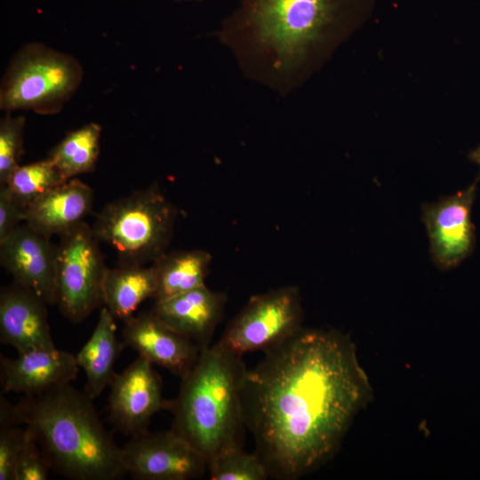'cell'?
<instances>
[{"label":"cell","instance_id":"cell-1","mask_svg":"<svg viewBox=\"0 0 480 480\" xmlns=\"http://www.w3.org/2000/svg\"><path fill=\"white\" fill-rule=\"evenodd\" d=\"M241 389L245 427L269 477L297 480L339 449L372 389L351 340L301 328L264 351Z\"/></svg>","mask_w":480,"mask_h":480},{"label":"cell","instance_id":"cell-2","mask_svg":"<svg viewBox=\"0 0 480 480\" xmlns=\"http://www.w3.org/2000/svg\"><path fill=\"white\" fill-rule=\"evenodd\" d=\"M364 1L241 0L215 34L247 79L285 97Z\"/></svg>","mask_w":480,"mask_h":480},{"label":"cell","instance_id":"cell-3","mask_svg":"<svg viewBox=\"0 0 480 480\" xmlns=\"http://www.w3.org/2000/svg\"><path fill=\"white\" fill-rule=\"evenodd\" d=\"M10 425H24L52 470L73 480H118L127 475L118 446L92 399L70 383L6 402Z\"/></svg>","mask_w":480,"mask_h":480},{"label":"cell","instance_id":"cell-4","mask_svg":"<svg viewBox=\"0 0 480 480\" xmlns=\"http://www.w3.org/2000/svg\"><path fill=\"white\" fill-rule=\"evenodd\" d=\"M241 356L219 341L203 348L172 400L171 429L207 463L228 450L243 448L241 389L247 369Z\"/></svg>","mask_w":480,"mask_h":480},{"label":"cell","instance_id":"cell-5","mask_svg":"<svg viewBox=\"0 0 480 480\" xmlns=\"http://www.w3.org/2000/svg\"><path fill=\"white\" fill-rule=\"evenodd\" d=\"M176 206L157 183L105 204L92 226L96 237L112 247L118 263H153L173 235Z\"/></svg>","mask_w":480,"mask_h":480},{"label":"cell","instance_id":"cell-6","mask_svg":"<svg viewBox=\"0 0 480 480\" xmlns=\"http://www.w3.org/2000/svg\"><path fill=\"white\" fill-rule=\"evenodd\" d=\"M84 68L74 56L43 43L21 46L10 60L0 84V108L5 113L31 110L55 115L75 94Z\"/></svg>","mask_w":480,"mask_h":480},{"label":"cell","instance_id":"cell-7","mask_svg":"<svg viewBox=\"0 0 480 480\" xmlns=\"http://www.w3.org/2000/svg\"><path fill=\"white\" fill-rule=\"evenodd\" d=\"M57 248L56 305L65 318L79 324L103 306L108 268L100 241L85 221L60 235Z\"/></svg>","mask_w":480,"mask_h":480},{"label":"cell","instance_id":"cell-8","mask_svg":"<svg viewBox=\"0 0 480 480\" xmlns=\"http://www.w3.org/2000/svg\"><path fill=\"white\" fill-rule=\"evenodd\" d=\"M299 289L284 285L252 296L228 324L219 342L242 356L266 351L284 342L302 328Z\"/></svg>","mask_w":480,"mask_h":480},{"label":"cell","instance_id":"cell-9","mask_svg":"<svg viewBox=\"0 0 480 480\" xmlns=\"http://www.w3.org/2000/svg\"><path fill=\"white\" fill-rule=\"evenodd\" d=\"M127 474L138 480H191L208 469L206 458L173 430L131 436L121 447Z\"/></svg>","mask_w":480,"mask_h":480},{"label":"cell","instance_id":"cell-10","mask_svg":"<svg viewBox=\"0 0 480 480\" xmlns=\"http://www.w3.org/2000/svg\"><path fill=\"white\" fill-rule=\"evenodd\" d=\"M109 387V420L124 436H134L148 430L156 413L171 410L172 400L163 396L161 377L143 356H139L123 372H116Z\"/></svg>","mask_w":480,"mask_h":480},{"label":"cell","instance_id":"cell-11","mask_svg":"<svg viewBox=\"0 0 480 480\" xmlns=\"http://www.w3.org/2000/svg\"><path fill=\"white\" fill-rule=\"evenodd\" d=\"M477 181L454 195L422 206L431 257L441 269L457 267L474 251L476 228L471 220V209Z\"/></svg>","mask_w":480,"mask_h":480},{"label":"cell","instance_id":"cell-12","mask_svg":"<svg viewBox=\"0 0 480 480\" xmlns=\"http://www.w3.org/2000/svg\"><path fill=\"white\" fill-rule=\"evenodd\" d=\"M50 236L20 224L0 241V264L12 282L36 294L48 306L57 301V244Z\"/></svg>","mask_w":480,"mask_h":480},{"label":"cell","instance_id":"cell-13","mask_svg":"<svg viewBox=\"0 0 480 480\" xmlns=\"http://www.w3.org/2000/svg\"><path fill=\"white\" fill-rule=\"evenodd\" d=\"M122 342L153 364L180 377L186 375L197 361L201 348L176 332L151 309L124 321Z\"/></svg>","mask_w":480,"mask_h":480},{"label":"cell","instance_id":"cell-14","mask_svg":"<svg viewBox=\"0 0 480 480\" xmlns=\"http://www.w3.org/2000/svg\"><path fill=\"white\" fill-rule=\"evenodd\" d=\"M78 372L75 355L57 348L20 352L16 358L0 356L3 393L13 392L25 396L39 395L71 383Z\"/></svg>","mask_w":480,"mask_h":480},{"label":"cell","instance_id":"cell-15","mask_svg":"<svg viewBox=\"0 0 480 480\" xmlns=\"http://www.w3.org/2000/svg\"><path fill=\"white\" fill-rule=\"evenodd\" d=\"M47 304L12 282L0 291V341L18 353L56 348L51 335Z\"/></svg>","mask_w":480,"mask_h":480},{"label":"cell","instance_id":"cell-16","mask_svg":"<svg viewBox=\"0 0 480 480\" xmlns=\"http://www.w3.org/2000/svg\"><path fill=\"white\" fill-rule=\"evenodd\" d=\"M227 296L203 285L187 292L155 300L151 310L168 326L193 340L201 349L210 346L222 318Z\"/></svg>","mask_w":480,"mask_h":480},{"label":"cell","instance_id":"cell-17","mask_svg":"<svg viewBox=\"0 0 480 480\" xmlns=\"http://www.w3.org/2000/svg\"><path fill=\"white\" fill-rule=\"evenodd\" d=\"M92 188L73 178L49 190L29 204L24 222L52 237L71 229L90 214L93 205Z\"/></svg>","mask_w":480,"mask_h":480},{"label":"cell","instance_id":"cell-18","mask_svg":"<svg viewBox=\"0 0 480 480\" xmlns=\"http://www.w3.org/2000/svg\"><path fill=\"white\" fill-rule=\"evenodd\" d=\"M116 321L107 308L102 306L93 332L75 355L86 378L84 391L92 400L109 387L116 374V361L124 348L116 336Z\"/></svg>","mask_w":480,"mask_h":480},{"label":"cell","instance_id":"cell-19","mask_svg":"<svg viewBox=\"0 0 480 480\" xmlns=\"http://www.w3.org/2000/svg\"><path fill=\"white\" fill-rule=\"evenodd\" d=\"M157 289L154 264L118 263L108 268L103 287V306L116 320L125 321L148 299H155Z\"/></svg>","mask_w":480,"mask_h":480},{"label":"cell","instance_id":"cell-20","mask_svg":"<svg viewBox=\"0 0 480 480\" xmlns=\"http://www.w3.org/2000/svg\"><path fill=\"white\" fill-rule=\"evenodd\" d=\"M212 254L201 249L164 252L153 262L157 279L155 300L168 299L205 285Z\"/></svg>","mask_w":480,"mask_h":480},{"label":"cell","instance_id":"cell-21","mask_svg":"<svg viewBox=\"0 0 480 480\" xmlns=\"http://www.w3.org/2000/svg\"><path fill=\"white\" fill-rule=\"evenodd\" d=\"M101 127L87 124L68 132L50 152L48 159L67 180L95 169L100 155Z\"/></svg>","mask_w":480,"mask_h":480},{"label":"cell","instance_id":"cell-22","mask_svg":"<svg viewBox=\"0 0 480 480\" xmlns=\"http://www.w3.org/2000/svg\"><path fill=\"white\" fill-rule=\"evenodd\" d=\"M60 170L48 159L20 165L4 185L23 206L66 182Z\"/></svg>","mask_w":480,"mask_h":480},{"label":"cell","instance_id":"cell-23","mask_svg":"<svg viewBox=\"0 0 480 480\" xmlns=\"http://www.w3.org/2000/svg\"><path fill=\"white\" fill-rule=\"evenodd\" d=\"M212 480H266L269 473L264 462L255 453L243 448L228 450L208 462Z\"/></svg>","mask_w":480,"mask_h":480},{"label":"cell","instance_id":"cell-24","mask_svg":"<svg viewBox=\"0 0 480 480\" xmlns=\"http://www.w3.org/2000/svg\"><path fill=\"white\" fill-rule=\"evenodd\" d=\"M26 118L5 113L0 120V185L20 165Z\"/></svg>","mask_w":480,"mask_h":480},{"label":"cell","instance_id":"cell-25","mask_svg":"<svg viewBox=\"0 0 480 480\" xmlns=\"http://www.w3.org/2000/svg\"><path fill=\"white\" fill-rule=\"evenodd\" d=\"M26 431L27 438L16 464L14 480H45L51 465L36 440L27 428Z\"/></svg>","mask_w":480,"mask_h":480},{"label":"cell","instance_id":"cell-26","mask_svg":"<svg viewBox=\"0 0 480 480\" xmlns=\"http://www.w3.org/2000/svg\"><path fill=\"white\" fill-rule=\"evenodd\" d=\"M19 425L0 426V480H14L16 464L27 438Z\"/></svg>","mask_w":480,"mask_h":480},{"label":"cell","instance_id":"cell-27","mask_svg":"<svg viewBox=\"0 0 480 480\" xmlns=\"http://www.w3.org/2000/svg\"><path fill=\"white\" fill-rule=\"evenodd\" d=\"M26 207L18 202L5 185H0V241L25 219Z\"/></svg>","mask_w":480,"mask_h":480},{"label":"cell","instance_id":"cell-28","mask_svg":"<svg viewBox=\"0 0 480 480\" xmlns=\"http://www.w3.org/2000/svg\"><path fill=\"white\" fill-rule=\"evenodd\" d=\"M468 158L471 162L476 164L480 169V146L469 153Z\"/></svg>","mask_w":480,"mask_h":480},{"label":"cell","instance_id":"cell-29","mask_svg":"<svg viewBox=\"0 0 480 480\" xmlns=\"http://www.w3.org/2000/svg\"><path fill=\"white\" fill-rule=\"evenodd\" d=\"M176 2H186V3H202L206 0H174Z\"/></svg>","mask_w":480,"mask_h":480}]
</instances>
